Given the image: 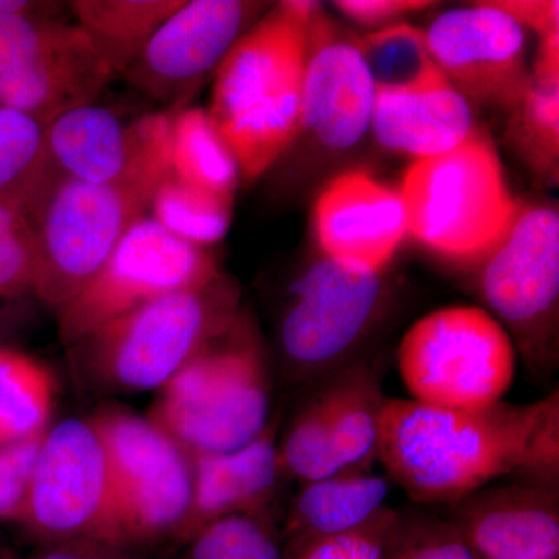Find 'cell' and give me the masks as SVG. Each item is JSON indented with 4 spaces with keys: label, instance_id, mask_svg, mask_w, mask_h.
<instances>
[{
    "label": "cell",
    "instance_id": "cell-1",
    "mask_svg": "<svg viewBox=\"0 0 559 559\" xmlns=\"http://www.w3.org/2000/svg\"><path fill=\"white\" fill-rule=\"evenodd\" d=\"M377 462L419 503L454 506L520 471L551 484L559 466L558 393L479 411L385 396Z\"/></svg>",
    "mask_w": 559,
    "mask_h": 559
},
{
    "label": "cell",
    "instance_id": "cell-2",
    "mask_svg": "<svg viewBox=\"0 0 559 559\" xmlns=\"http://www.w3.org/2000/svg\"><path fill=\"white\" fill-rule=\"evenodd\" d=\"M316 2H280L216 69L207 110L246 179L270 170L301 134V90Z\"/></svg>",
    "mask_w": 559,
    "mask_h": 559
},
{
    "label": "cell",
    "instance_id": "cell-3",
    "mask_svg": "<svg viewBox=\"0 0 559 559\" xmlns=\"http://www.w3.org/2000/svg\"><path fill=\"white\" fill-rule=\"evenodd\" d=\"M240 316V293L223 275L124 312L72 345L87 380L117 392L162 389Z\"/></svg>",
    "mask_w": 559,
    "mask_h": 559
},
{
    "label": "cell",
    "instance_id": "cell-4",
    "mask_svg": "<svg viewBox=\"0 0 559 559\" xmlns=\"http://www.w3.org/2000/svg\"><path fill=\"white\" fill-rule=\"evenodd\" d=\"M271 380L250 320H237L160 389L151 419L190 455L240 450L267 428Z\"/></svg>",
    "mask_w": 559,
    "mask_h": 559
},
{
    "label": "cell",
    "instance_id": "cell-5",
    "mask_svg": "<svg viewBox=\"0 0 559 559\" xmlns=\"http://www.w3.org/2000/svg\"><path fill=\"white\" fill-rule=\"evenodd\" d=\"M407 234L447 259H485L520 207L495 146L474 132L459 148L415 160L399 191Z\"/></svg>",
    "mask_w": 559,
    "mask_h": 559
},
{
    "label": "cell",
    "instance_id": "cell-6",
    "mask_svg": "<svg viewBox=\"0 0 559 559\" xmlns=\"http://www.w3.org/2000/svg\"><path fill=\"white\" fill-rule=\"evenodd\" d=\"M411 400L452 411H479L507 395L516 374L509 331L480 307L454 305L417 320L396 353Z\"/></svg>",
    "mask_w": 559,
    "mask_h": 559
},
{
    "label": "cell",
    "instance_id": "cell-7",
    "mask_svg": "<svg viewBox=\"0 0 559 559\" xmlns=\"http://www.w3.org/2000/svg\"><path fill=\"white\" fill-rule=\"evenodd\" d=\"M156 190L135 183L94 186L62 178L32 216L36 296L64 308L105 266Z\"/></svg>",
    "mask_w": 559,
    "mask_h": 559
},
{
    "label": "cell",
    "instance_id": "cell-8",
    "mask_svg": "<svg viewBox=\"0 0 559 559\" xmlns=\"http://www.w3.org/2000/svg\"><path fill=\"white\" fill-rule=\"evenodd\" d=\"M219 275L215 259L204 248L179 240L153 218L142 216L90 285L61 308L62 344L72 347L146 301L202 288Z\"/></svg>",
    "mask_w": 559,
    "mask_h": 559
},
{
    "label": "cell",
    "instance_id": "cell-9",
    "mask_svg": "<svg viewBox=\"0 0 559 559\" xmlns=\"http://www.w3.org/2000/svg\"><path fill=\"white\" fill-rule=\"evenodd\" d=\"M22 524L40 546L94 539L119 547L112 477L91 419H64L47 430Z\"/></svg>",
    "mask_w": 559,
    "mask_h": 559
},
{
    "label": "cell",
    "instance_id": "cell-10",
    "mask_svg": "<svg viewBox=\"0 0 559 559\" xmlns=\"http://www.w3.org/2000/svg\"><path fill=\"white\" fill-rule=\"evenodd\" d=\"M91 421L109 463L114 518L142 535L178 525L193 499L189 452L153 419L130 411L108 407Z\"/></svg>",
    "mask_w": 559,
    "mask_h": 559
},
{
    "label": "cell",
    "instance_id": "cell-11",
    "mask_svg": "<svg viewBox=\"0 0 559 559\" xmlns=\"http://www.w3.org/2000/svg\"><path fill=\"white\" fill-rule=\"evenodd\" d=\"M380 272L322 257L293 285L280 347L299 381L330 373L366 336L380 311Z\"/></svg>",
    "mask_w": 559,
    "mask_h": 559
},
{
    "label": "cell",
    "instance_id": "cell-12",
    "mask_svg": "<svg viewBox=\"0 0 559 559\" xmlns=\"http://www.w3.org/2000/svg\"><path fill=\"white\" fill-rule=\"evenodd\" d=\"M259 10L260 3L241 0H183L151 36L124 79L168 110L183 109Z\"/></svg>",
    "mask_w": 559,
    "mask_h": 559
},
{
    "label": "cell",
    "instance_id": "cell-13",
    "mask_svg": "<svg viewBox=\"0 0 559 559\" xmlns=\"http://www.w3.org/2000/svg\"><path fill=\"white\" fill-rule=\"evenodd\" d=\"M447 80L471 100L516 108L528 90L525 28L495 3L459 7L425 32Z\"/></svg>",
    "mask_w": 559,
    "mask_h": 559
},
{
    "label": "cell",
    "instance_id": "cell-14",
    "mask_svg": "<svg viewBox=\"0 0 559 559\" xmlns=\"http://www.w3.org/2000/svg\"><path fill=\"white\" fill-rule=\"evenodd\" d=\"M484 260L481 297L511 329L528 333L554 318L559 299L557 210L520 209L506 237Z\"/></svg>",
    "mask_w": 559,
    "mask_h": 559
},
{
    "label": "cell",
    "instance_id": "cell-15",
    "mask_svg": "<svg viewBox=\"0 0 559 559\" xmlns=\"http://www.w3.org/2000/svg\"><path fill=\"white\" fill-rule=\"evenodd\" d=\"M377 97L358 44L334 31L319 7L310 25L301 132L330 150L353 148L371 128Z\"/></svg>",
    "mask_w": 559,
    "mask_h": 559
},
{
    "label": "cell",
    "instance_id": "cell-16",
    "mask_svg": "<svg viewBox=\"0 0 559 559\" xmlns=\"http://www.w3.org/2000/svg\"><path fill=\"white\" fill-rule=\"evenodd\" d=\"M314 226L323 257L380 274L407 234L399 191L367 171L331 180L316 201Z\"/></svg>",
    "mask_w": 559,
    "mask_h": 559
},
{
    "label": "cell",
    "instance_id": "cell-17",
    "mask_svg": "<svg viewBox=\"0 0 559 559\" xmlns=\"http://www.w3.org/2000/svg\"><path fill=\"white\" fill-rule=\"evenodd\" d=\"M450 521L477 559H558L554 484L481 488L452 506Z\"/></svg>",
    "mask_w": 559,
    "mask_h": 559
},
{
    "label": "cell",
    "instance_id": "cell-18",
    "mask_svg": "<svg viewBox=\"0 0 559 559\" xmlns=\"http://www.w3.org/2000/svg\"><path fill=\"white\" fill-rule=\"evenodd\" d=\"M114 75L90 35L68 24L35 60L0 76V103L47 127L69 110L94 105Z\"/></svg>",
    "mask_w": 559,
    "mask_h": 559
},
{
    "label": "cell",
    "instance_id": "cell-19",
    "mask_svg": "<svg viewBox=\"0 0 559 559\" xmlns=\"http://www.w3.org/2000/svg\"><path fill=\"white\" fill-rule=\"evenodd\" d=\"M53 170L94 186L135 183L157 190L165 179L140 164L131 124L100 106L87 105L62 114L46 127Z\"/></svg>",
    "mask_w": 559,
    "mask_h": 559
},
{
    "label": "cell",
    "instance_id": "cell-20",
    "mask_svg": "<svg viewBox=\"0 0 559 559\" xmlns=\"http://www.w3.org/2000/svg\"><path fill=\"white\" fill-rule=\"evenodd\" d=\"M193 500L182 539L231 514L257 516L277 488L280 463L275 429L267 428L240 450L193 454Z\"/></svg>",
    "mask_w": 559,
    "mask_h": 559
},
{
    "label": "cell",
    "instance_id": "cell-21",
    "mask_svg": "<svg viewBox=\"0 0 559 559\" xmlns=\"http://www.w3.org/2000/svg\"><path fill=\"white\" fill-rule=\"evenodd\" d=\"M468 98L451 83L412 92H378L371 128L382 148L430 159L474 134Z\"/></svg>",
    "mask_w": 559,
    "mask_h": 559
},
{
    "label": "cell",
    "instance_id": "cell-22",
    "mask_svg": "<svg viewBox=\"0 0 559 559\" xmlns=\"http://www.w3.org/2000/svg\"><path fill=\"white\" fill-rule=\"evenodd\" d=\"M389 491L388 479L370 471H344L304 485L290 507L289 532L308 540L362 527L388 509Z\"/></svg>",
    "mask_w": 559,
    "mask_h": 559
},
{
    "label": "cell",
    "instance_id": "cell-23",
    "mask_svg": "<svg viewBox=\"0 0 559 559\" xmlns=\"http://www.w3.org/2000/svg\"><path fill=\"white\" fill-rule=\"evenodd\" d=\"M319 395L344 468L370 471L377 462L385 400L381 381L366 367H353L331 380Z\"/></svg>",
    "mask_w": 559,
    "mask_h": 559
},
{
    "label": "cell",
    "instance_id": "cell-24",
    "mask_svg": "<svg viewBox=\"0 0 559 559\" xmlns=\"http://www.w3.org/2000/svg\"><path fill=\"white\" fill-rule=\"evenodd\" d=\"M183 0H75L69 9L114 73H124Z\"/></svg>",
    "mask_w": 559,
    "mask_h": 559
},
{
    "label": "cell",
    "instance_id": "cell-25",
    "mask_svg": "<svg viewBox=\"0 0 559 559\" xmlns=\"http://www.w3.org/2000/svg\"><path fill=\"white\" fill-rule=\"evenodd\" d=\"M61 176L51 167L46 127L21 110L0 108V201L35 215Z\"/></svg>",
    "mask_w": 559,
    "mask_h": 559
},
{
    "label": "cell",
    "instance_id": "cell-26",
    "mask_svg": "<svg viewBox=\"0 0 559 559\" xmlns=\"http://www.w3.org/2000/svg\"><path fill=\"white\" fill-rule=\"evenodd\" d=\"M171 175L180 182L234 200L240 167L205 109L176 112L173 121Z\"/></svg>",
    "mask_w": 559,
    "mask_h": 559
},
{
    "label": "cell",
    "instance_id": "cell-27",
    "mask_svg": "<svg viewBox=\"0 0 559 559\" xmlns=\"http://www.w3.org/2000/svg\"><path fill=\"white\" fill-rule=\"evenodd\" d=\"M55 396L53 374L43 362L0 349V447L49 429Z\"/></svg>",
    "mask_w": 559,
    "mask_h": 559
},
{
    "label": "cell",
    "instance_id": "cell-28",
    "mask_svg": "<svg viewBox=\"0 0 559 559\" xmlns=\"http://www.w3.org/2000/svg\"><path fill=\"white\" fill-rule=\"evenodd\" d=\"M358 49L378 92H412L450 83L430 55L425 32L392 25L358 40Z\"/></svg>",
    "mask_w": 559,
    "mask_h": 559
},
{
    "label": "cell",
    "instance_id": "cell-29",
    "mask_svg": "<svg viewBox=\"0 0 559 559\" xmlns=\"http://www.w3.org/2000/svg\"><path fill=\"white\" fill-rule=\"evenodd\" d=\"M234 200L180 182L170 175L156 190L153 219L179 240L204 248L226 237Z\"/></svg>",
    "mask_w": 559,
    "mask_h": 559
},
{
    "label": "cell",
    "instance_id": "cell-30",
    "mask_svg": "<svg viewBox=\"0 0 559 559\" xmlns=\"http://www.w3.org/2000/svg\"><path fill=\"white\" fill-rule=\"evenodd\" d=\"M280 469L301 485L329 479L347 471L342 465L320 395L296 415L278 448Z\"/></svg>",
    "mask_w": 559,
    "mask_h": 559
},
{
    "label": "cell",
    "instance_id": "cell-31",
    "mask_svg": "<svg viewBox=\"0 0 559 559\" xmlns=\"http://www.w3.org/2000/svg\"><path fill=\"white\" fill-rule=\"evenodd\" d=\"M190 543L187 559H283L266 525L249 514L210 522Z\"/></svg>",
    "mask_w": 559,
    "mask_h": 559
},
{
    "label": "cell",
    "instance_id": "cell-32",
    "mask_svg": "<svg viewBox=\"0 0 559 559\" xmlns=\"http://www.w3.org/2000/svg\"><path fill=\"white\" fill-rule=\"evenodd\" d=\"M514 110L522 145L540 168L554 167L559 142V79L530 76L528 90Z\"/></svg>",
    "mask_w": 559,
    "mask_h": 559
},
{
    "label": "cell",
    "instance_id": "cell-33",
    "mask_svg": "<svg viewBox=\"0 0 559 559\" xmlns=\"http://www.w3.org/2000/svg\"><path fill=\"white\" fill-rule=\"evenodd\" d=\"M36 235L27 213L0 201V297L17 296L33 288Z\"/></svg>",
    "mask_w": 559,
    "mask_h": 559
},
{
    "label": "cell",
    "instance_id": "cell-34",
    "mask_svg": "<svg viewBox=\"0 0 559 559\" xmlns=\"http://www.w3.org/2000/svg\"><path fill=\"white\" fill-rule=\"evenodd\" d=\"M388 559H477L450 520L399 514L389 540Z\"/></svg>",
    "mask_w": 559,
    "mask_h": 559
},
{
    "label": "cell",
    "instance_id": "cell-35",
    "mask_svg": "<svg viewBox=\"0 0 559 559\" xmlns=\"http://www.w3.org/2000/svg\"><path fill=\"white\" fill-rule=\"evenodd\" d=\"M47 430L0 447V521H24Z\"/></svg>",
    "mask_w": 559,
    "mask_h": 559
},
{
    "label": "cell",
    "instance_id": "cell-36",
    "mask_svg": "<svg viewBox=\"0 0 559 559\" xmlns=\"http://www.w3.org/2000/svg\"><path fill=\"white\" fill-rule=\"evenodd\" d=\"M396 521L399 513L388 507L362 527L304 540L296 559H388L389 540Z\"/></svg>",
    "mask_w": 559,
    "mask_h": 559
},
{
    "label": "cell",
    "instance_id": "cell-37",
    "mask_svg": "<svg viewBox=\"0 0 559 559\" xmlns=\"http://www.w3.org/2000/svg\"><path fill=\"white\" fill-rule=\"evenodd\" d=\"M66 25L40 14L0 13V76L35 60Z\"/></svg>",
    "mask_w": 559,
    "mask_h": 559
},
{
    "label": "cell",
    "instance_id": "cell-38",
    "mask_svg": "<svg viewBox=\"0 0 559 559\" xmlns=\"http://www.w3.org/2000/svg\"><path fill=\"white\" fill-rule=\"evenodd\" d=\"M334 5L349 20L360 24H380L409 11L426 9L432 3L419 0H342Z\"/></svg>",
    "mask_w": 559,
    "mask_h": 559
},
{
    "label": "cell",
    "instance_id": "cell-39",
    "mask_svg": "<svg viewBox=\"0 0 559 559\" xmlns=\"http://www.w3.org/2000/svg\"><path fill=\"white\" fill-rule=\"evenodd\" d=\"M22 559H135L128 550L94 539L62 540L44 544L35 554Z\"/></svg>",
    "mask_w": 559,
    "mask_h": 559
},
{
    "label": "cell",
    "instance_id": "cell-40",
    "mask_svg": "<svg viewBox=\"0 0 559 559\" xmlns=\"http://www.w3.org/2000/svg\"><path fill=\"white\" fill-rule=\"evenodd\" d=\"M500 10L510 14L520 22L522 27L532 28L540 36L559 33V3L558 2H492Z\"/></svg>",
    "mask_w": 559,
    "mask_h": 559
}]
</instances>
